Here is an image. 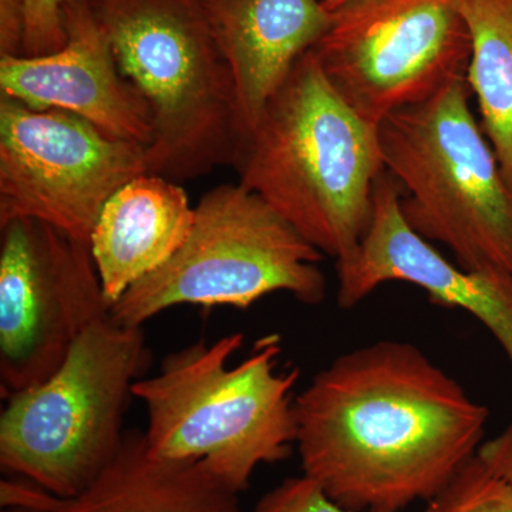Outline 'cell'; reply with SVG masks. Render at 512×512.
Instances as JSON below:
<instances>
[{"instance_id":"4fadbf2b","label":"cell","mask_w":512,"mask_h":512,"mask_svg":"<svg viewBox=\"0 0 512 512\" xmlns=\"http://www.w3.org/2000/svg\"><path fill=\"white\" fill-rule=\"evenodd\" d=\"M192 2L234 76L242 147L295 64L326 35L333 15L322 0Z\"/></svg>"},{"instance_id":"7a4b0ae2","label":"cell","mask_w":512,"mask_h":512,"mask_svg":"<svg viewBox=\"0 0 512 512\" xmlns=\"http://www.w3.org/2000/svg\"><path fill=\"white\" fill-rule=\"evenodd\" d=\"M239 184L336 262L359 247L383 173L379 131L305 53L239 150Z\"/></svg>"},{"instance_id":"7402d4cb","label":"cell","mask_w":512,"mask_h":512,"mask_svg":"<svg viewBox=\"0 0 512 512\" xmlns=\"http://www.w3.org/2000/svg\"><path fill=\"white\" fill-rule=\"evenodd\" d=\"M467 512H512V487L495 476L487 493Z\"/></svg>"},{"instance_id":"9c48e42d","label":"cell","mask_w":512,"mask_h":512,"mask_svg":"<svg viewBox=\"0 0 512 512\" xmlns=\"http://www.w3.org/2000/svg\"><path fill=\"white\" fill-rule=\"evenodd\" d=\"M148 174L147 147L0 96V224L32 218L89 245L104 204Z\"/></svg>"},{"instance_id":"8fae6325","label":"cell","mask_w":512,"mask_h":512,"mask_svg":"<svg viewBox=\"0 0 512 512\" xmlns=\"http://www.w3.org/2000/svg\"><path fill=\"white\" fill-rule=\"evenodd\" d=\"M400 194L399 185L383 171L373 190L365 237L348 259L336 262L340 308L352 309L387 282H407L424 289L437 305L480 320L512 365V274L451 264L404 220Z\"/></svg>"},{"instance_id":"2e32d148","label":"cell","mask_w":512,"mask_h":512,"mask_svg":"<svg viewBox=\"0 0 512 512\" xmlns=\"http://www.w3.org/2000/svg\"><path fill=\"white\" fill-rule=\"evenodd\" d=\"M471 39L467 83L512 190V0H460Z\"/></svg>"},{"instance_id":"ba28073f","label":"cell","mask_w":512,"mask_h":512,"mask_svg":"<svg viewBox=\"0 0 512 512\" xmlns=\"http://www.w3.org/2000/svg\"><path fill=\"white\" fill-rule=\"evenodd\" d=\"M332 15L312 52L333 89L376 126L467 79L460 0H353Z\"/></svg>"},{"instance_id":"44dd1931","label":"cell","mask_w":512,"mask_h":512,"mask_svg":"<svg viewBox=\"0 0 512 512\" xmlns=\"http://www.w3.org/2000/svg\"><path fill=\"white\" fill-rule=\"evenodd\" d=\"M477 457L494 476L512 487V423L494 439L484 441Z\"/></svg>"},{"instance_id":"277c9868","label":"cell","mask_w":512,"mask_h":512,"mask_svg":"<svg viewBox=\"0 0 512 512\" xmlns=\"http://www.w3.org/2000/svg\"><path fill=\"white\" fill-rule=\"evenodd\" d=\"M153 116L148 174L191 180L237 161V89L192 0H90Z\"/></svg>"},{"instance_id":"8992f818","label":"cell","mask_w":512,"mask_h":512,"mask_svg":"<svg viewBox=\"0 0 512 512\" xmlns=\"http://www.w3.org/2000/svg\"><path fill=\"white\" fill-rule=\"evenodd\" d=\"M151 363L143 328L92 320L45 382L12 394L0 416V466L56 497L100 476L123 441L133 384Z\"/></svg>"},{"instance_id":"3957f363","label":"cell","mask_w":512,"mask_h":512,"mask_svg":"<svg viewBox=\"0 0 512 512\" xmlns=\"http://www.w3.org/2000/svg\"><path fill=\"white\" fill-rule=\"evenodd\" d=\"M242 333L168 353L156 376L133 384L146 406L147 450L160 460L204 461L234 493L262 464L285 460L298 440L293 389L298 367L278 370L281 336L255 342L241 363Z\"/></svg>"},{"instance_id":"ac0fdd59","label":"cell","mask_w":512,"mask_h":512,"mask_svg":"<svg viewBox=\"0 0 512 512\" xmlns=\"http://www.w3.org/2000/svg\"><path fill=\"white\" fill-rule=\"evenodd\" d=\"M25 5L23 56H47L63 49L67 40L63 23V0H25Z\"/></svg>"},{"instance_id":"30bf717a","label":"cell","mask_w":512,"mask_h":512,"mask_svg":"<svg viewBox=\"0 0 512 512\" xmlns=\"http://www.w3.org/2000/svg\"><path fill=\"white\" fill-rule=\"evenodd\" d=\"M0 231V387L8 399L52 376L110 306L89 245L32 218Z\"/></svg>"},{"instance_id":"5b68a950","label":"cell","mask_w":512,"mask_h":512,"mask_svg":"<svg viewBox=\"0 0 512 512\" xmlns=\"http://www.w3.org/2000/svg\"><path fill=\"white\" fill-rule=\"evenodd\" d=\"M467 79L377 126L384 171L414 232L468 271L512 274V190L468 103Z\"/></svg>"},{"instance_id":"52a82bcc","label":"cell","mask_w":512,"mask_h":512,"mask_svg":"<svg viewBox=\"0 0 512 512\" xmlns=\"http://www.w3.org/2000/svg\"><path fill=\"white\" fill-rule=\"evenodd\" d=\"M323 254L241 184L212 188L195 207L184 247L154 274L138 281L109 308L113 322L143 328L178 305L248 309L275 292L305 305L326 296Z\"/></svg>"},{"instance_id":"ffe728a7","label":"cell","mask_w":512,"mask_h":512,"mask_svg":"<svg viewBox=\"0 0 512 512\" xmlns=\"http://www.w3.org/2000/svg\"><path fill=\"white\" fill-rule=\"evenodd\" d=\"M25 35V0H0V57L23 56Z\"/></svg>"},{"instance_id":"d6986e66","label":"cell","mask_w":512,"mask_h":512,"mask_svg":"<svg viewBox=\"0 0 512 512\" xmlns=\"http://www.w3.org/2000/svg\"><path fill=\"white\" fill-rule=\"evenodd\" d=\"M495 476L474 457L424 512H467L487 493Z\"/></svg>"},{"instance_id":"9a60e30c","label":"cell","mask_w":512,"mask_h":512,"mask_svg":"<svg viewBox=\"0 0 512 512\" xmlns=\"http://www.w3.org/2000/svg\"><path fill=\"white\" fill-rule=\"evenodd\" d=\"M195 208L175 181L141 174L104 204L90 251L109 306L146 276L163 268L184 247Z\"/></svg>"},{"instance_id":"6da1fadb","label":"cell","mask_w":512,"mask_h":512,"mask_svg":"<svg viewBox=\"0 0 512 512\" xmlns=\"http://www.w3.org/2000/svg\"><path fill=\"white\" fill-rule=\"evenodd\" d=\"M303 474L353 512L434 500L484 443L487 407L413 343L345 353L295 397Z\"/></svg>"},{"instance_id":"cb8c5ba5","label":"cell","mask_w":512,"mask_h":512,"mask_svg":"<svg viewBox=\"0 0 512 512\" xmlns=\"http://www.w3.org/2000/svg\"><path fill=\"white\" fill-rule=\"evenodd\" d=\"M2 512H39L25 507H3Z\"/></svg>"},{"instance_id":"603a6c76","label":"cell","mask_w":512,"mask_h":512,"mask_svg":"<svg viewBox=\"0 0 512 512\" xmlns=\"http://www.w3.org/2000/svg\"><path fill=\"white\" fill-rule=\"evenodd\" d=\"M353 2V0H322L323 6L329 10L330 13L336 12L343 6L348 5V3Z\"/></svg>"},{"instance_id":"e0dca14e","label":"cell","mask_w":512,"mask_h":512,"mask_svg":"<svg viewBox=\"0 0 512 512\" xmlns=\"http://www.w3.org/2000/svg\"><path fill=\"white\" fill-rule=\"evenodd\" d=\"M252 512H353L335 503L312 478L292 477L266 493Z\"/></svg>"},{"instance_id":"7c38bea8","label":"cell","mask_w":512,"mask_h":512,"mask_svg":"<svg viewBox=\"0 0 512 512\" xmlns=\"http://www.w3.org/2000/svg\"><path fill=\"white\" fill-rule=\"evenodd\" d=\"M66 45L52 55L0 57V96L77 114L109 137L150 146L153 116L121 73L90 0H63Z\"/></svg>"},{"instance_id":"5bb4252c","label":"cell","mask_w":512,"mask_h":512,"mask_svg":"<svg viewBox=\"0 0 512 512\" xmlns=\"http://www.w3.org/2000/svg\"><path fill=\"white\" fill-rule=\"evenodd\" d=\"M0 504L39 512H241L238 494L204 461L153 457L140 430L124 431L116 457L82 493L62 498L30 481L3 480Z\"/></svg>"}]
</instances>
